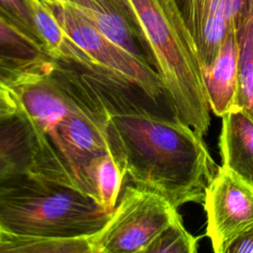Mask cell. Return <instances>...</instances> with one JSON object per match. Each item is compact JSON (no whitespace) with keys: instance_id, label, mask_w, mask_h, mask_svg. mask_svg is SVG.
Listing matches in <instances>:
<instances>
[{"instance_id":"cell-10","label":"cell","mask_w":253,"mask_h":253,"mask_svg":"<svg viewBox=\"0 0 253 253\" xmlns=\"http://www.w3.org/2000/svg\"><path fill=\"white\" fill-rule=\"evenodd\" d=\"M202 70L211 111L221 118L238 108L239 48L235 26L224 38L212 63Z\"/></svg>"},{"instance_id":"cell-21","label":"cell","mask_w":253,"mask_h":253,"mask_svg":"<svg viewBox=\"0 0 253 253\" xmlns=\"http://www.w3.org/2000/svg\"><path fill=\"white\" fill-rule=\"evenodd\" d=\"M98 1H100V2H102V3H104V4L108 5V6H110V7H112V8H115V9L119 10L120 12L124 13V14L126 15V16L131 20V22L133 23V21H132V19H131V16H130V13H129V11H128L126 5V3L124 2V0H98ZM133 25H134V23H133ZM134 26H135V25H134Z\"/></svg>"},{"instance_id":"cell-9","label":"cell","mask_w":253,"mask_h":253,"mask_svg":"<svg viewBox=\"0 0 253 253\" xmlns=\"http://www.w3.org/2000/svg\"><path fill=\"white\" fill-rule=\"evenodd\" d=\"M39 143L35 129L19 111L0 119V186L36 172Z\"/></svg>"},{"instance_id":"cell-8","label":"cell","mask_w":253,"mask_h":253,"mask_svg":"<svg viewBox=\"0 0 253 253\" xmlns=\"http://www.w3.org/2000/svg\"><path fill=\"white\" fill-rule=\"evenodd\" d=\"M246 0H175L202 68L212 63Z\"/></svg>"},{"instance_id":"cell-11","label":"cell","mask_w":253,"mask_h":253,"mask_svg":"<svg viewBox=\"0 0 253 253\" xmlns=\"http://www.w3.org/2000/svg\"><path fill=\"white\" fill-rule=\"evenodd\" d=\"M221 119L218 146L222 165L253 185V119L239 107Z\"/></svg>"},{"instance_id":"cell-3","label":"cell","mask_w":253,"mask_h":253,"mask_svg":"<svg viewBox=\"0 0 253 253\" xmlns=\"http://www.w3.org/2000/svg\"><path fill=\"white\" fill-rule=\"evenodd\" d=\"M110 214L81 190L36 172L0 186V231L89 237L103 227Z\"/></svg>"},{"instance_id":"cell-16","label":"cell","mask_w":253,"mask_h":253,"mask_svg":"<svg viewBox=\"0 0 253 253\" xmlns=\"http://www.w3.org/2000/svg\"><path fill=\"white\" fill-rule=\"evenodd\" d=\"M198 246V238L186 229L178 213L149 244L145 253H196Z\"/></svg>"},{"instance_id":"cell-18","label":"cell","mask_w":253,"mask_h":253,"mask_svg":"<svg viewBox=\"0 0 253 253\" xmlns=\"http://www.w3.org/2000/svg\"><path fill=\"white\" fill-rule=\"evenodd\" d=\"M19 111L18 102L10 87L0 84V119Z\"/></svg>"},{"instance_id":"cell-17","label":"cell","mask_w":253,"mask_h":253,"mask_svg":"<svg viewBox=\"0 0 253 253\" xmlns=\"http://www.w3.org/2000/svg\"><path fill=\"white\" fill-rule=\"evenodd\" d=\"M0 15L43 47L35 24L30 0H0Z\"/></svg>"},{"instance_id":"cell-15","label":"cell","mask_w":253,"mask_h":253,"mask_svg":"<svg viewBox=\"0 0 253 253\" xmlns=\"http://www.w3.org/2000/svg\"><path fill=\"white\" fill-rule=\"evenodd\" d=\"M91 253L89 237L56 238L0 231V253Z\"/></svg>"},{"instance_id":"cell-13","label":"cell","mask_w":253,"mask_h":253,"mask_svg":"<svg viewBox=\"0 0 253 253\" xmlns=\"http://www.w3.org/2000/svg\"><path fill=\"white\" fill-rule=\"evenodd\" d=\"M126 173L113 151L93 158L86 170L92 198L112 212L122 192Z\"/></svg>"},{"instance_id":"cell-1","label":"cell","mask_w":253,"mask_h":253,"mask_svg":"<svg viewBox=\"0 0 253 253\" xmlns=\"http://www.w3.org/2000/svg\"><path fill=\"white\" fill-rule=\"evenodd\" d=\"M81 72L105 111L112 151L131 184L158 193L177 209L203 204L218 168L203 136L174 116L145 109L129 96V86Z\"/></svg>"},{"instance_id":"cell-14","label":"cell","mask_w":253,"mask_h":253,"mask_svg":"<svg viewBox=\"0 0 253 253\" xmlns=\"http://www.w3.org/2000/svg\"><path fill=\"white\" fill-rule=\"evenodd\" d=\"M239 48V92L237 105L253 119V0H246L236 22Z\"/></svg>"},{"instance_id":"cell-20","label":"cell","mask_w":253,"mask_h":253,"mask_svg":"<svg viewBox=\"0 0 253 253\" xmlns=\"http://www.w3.org/2000/svg\"><path fill=\"white\" fill-rule=\"evenodd\" d=\"M24 72L17 67L7 63L6 61L0 59V84L11 87L23 74Z\"/></svg>"},{"instance_id":"cell-2","label":"cell","mask_w":253,"mask_h":253,"mask_svg":"<svg viewBox=\"0 0 253 253\" xmlns=\"http://www.w3.org/2000/svg\"><path fill=\"white\" fill-rule=\"evenodd\" d=\"M160 75L173 116L204 136L211 108L202 65L175 0H124Z\"/></svg>"},{"instance_id":"cell-4","label":"cell","mask_w":253,"mask_h":253,"mask_svg":"<svg viewBox=\"0 0 253 253\" xmlns=\"http://www.w3.org/2000/svg\"><path fill=\"white\" fill-rule=\"evenodd\" d=\"M80 106L67 115L40 144L36 173L71 185L91 196L86 170L90 161L112 151L105 111L82 72Z\"/></svg>"},{"instance_id":"cell-5","label":"cell","mask_w":253,"mask_h":253,"mask_svg":"<svg viewBox=\"0 0 253 253\" xmlns=\"http://www.w3.org/2000/svg\"><path fill=\"white\" fill-rule=\"evenodd\" d=\"M177 210L158 193L127 185L106 223L89 236L91 253H145L176 217Z\"/></svg>"},{"instance_id":"cell-6","label":"cell","mask_w":253,"mask_h":253,"mask_svg":"<svg viewBox=\"0 0 253 253\" xmlns=\"http://www.w3.org/2000/svg\"><path fill=\"white\" fill-rule=\"evenodd\" d=\"M49 7L64 31L89 56L95 74L135 87L155 104L162 98L167 100L164 83L149 63L109 40L71 5L58 3Z\"/></svg>"},{"instance_id":"cell-12","label":"cell","mask_w":253,"mask_h":253,"mask_svg":"<svg viewBox=\"0 0 253 253\" xmlns=\"http://www.w3.org/2000/svg\"><path fill=\"white\" fill-rule=\"evenodd\" d=\"M0 59L24 72L51 67L54 60L44 48L0 15Z\"/></svg>"},{"instance_id":"cell-22","label":"cell","mask_w":253,"mask_h":253,"mask_svg":"<svg viewBox=\"0 0 253 253\" xmlns=\"http://www.w3.org/2000/svg\"><path fill=\"white\" fill-rule=\"evenodd\" d=\"M48 5H54V4H58V3H65L64 0H41Z\"/></svg>"},{"instance_id":"cell-7","label":"cell","mask_w":253,"mask_h":253,"mask_svg":"<svg viewBox=\"0 0 253 253\" xmlns=\"http://www.w3.org/2000/svg\"><path fill=\"white\" fill-rule=\"evenodd\" d=\"M207 235L215 253L253 225V185L228 167L218 166L205 191Z\"/></svg>"},{"instance_id":"cell-19","label":"cell","mask_w":253,"mask_h":253,"mask_svg":"<svg viewBox=\"0 0 253 253\" xmlns=\"http://www.w3.org/2000/svg\"><path fill=\"white\" fill-rule=\"evenodd\" d=\"M226 253H253V225L230 244Z\"/></svg>"}]
</instances>
